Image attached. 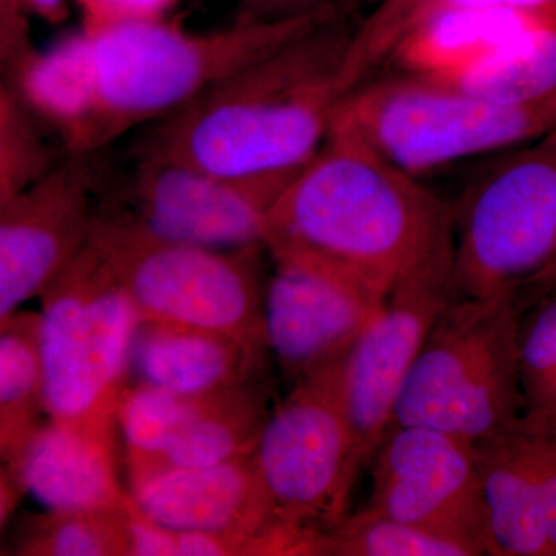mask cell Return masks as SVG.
I'll use <instances>...</instances> for the list:
<instances>
[{
	"label": "cell",
	"instance_id": "obj_4",
	"mask_svg": "<svg viewBox=\"0 0 556 556\" xmlns=\"http://www.w3.org/2000/svg\"><path fill=\"white\" fill-rule=\"evenodd\" d=\"M521 288L456 298L434 321L402 383L394 424L481 441L525 412L519 368Z\"/></svg>",
	"mask_w": 556,
	"mask_h": 556
},
{
	"label": "cell",
	"instance_id": "obj_5",
	"mask_svg": "<svg viewBox=\"0 0 556 556\" xmlns=\"http://www.w3.org/2000/svg\"><path fill=\"white\" fill-rule=\"evenodd\" d=\"M332 123L420 177L556 130V90L532 101H495L399 73L350 91Z\"/></svg>",
	"mask_w": 556,
	"mask_h": 556
},
{
	"label": "cell",
	"instance_id": "obj_27",
	"mask_svg": "<svg viewBox=\"0 0 556 556\" xmlns=\"http://www.w3.org/2000/svg\"><path fill=\"white\" fill-rule=\"evenodd\" d=\"M42 119L10 83L0 89V204L30 188L62 160L43 138Z\"/></svg>",
	"mask_w": 556,
	"mask_h": 556
},
{
	"label": "cell",
	"instance_id": "obj_7",
	"mask_svg": "<svg viewBox=\"0 0 556 556\" xmlns=\"http://www.w3.org/2000/svg\"><path fill=\"white\" fill-rule=\"evenodd\" d=\"M457 298L535 280L556 260V130L495 153L452 203Z\"/></svg>",
	"mask_w": 556,
	"mask_h": 556
},
{
	"label": "cell",
	"instance_id": "obj_15",
	"mask_svg": "<svg viewBox=\"0 0 556 556\" xmlns=\"http://www.w3.org/2000/svg\"><path fill=\"white\" fill-rule=\"evenodd\" d=\"M100 153L65 156L0 204V320L40 298L90 243L105 175Z\"/></svg>",
	"mask_w": 556,
	"mask_h": 556
},
{
	"label": "cell",
	"instance_id": "obj_2",
	"mask_svg": "<svg viewBox=\"0 0 556 556\" xmlns=\"http://www.w3.org/2000/svg\"><path fill=\"white\" fill-rule=\"evenodd\" d=\"M356 27L345 13L288 40L156 121L134 152L212 174L295 169L327 139Z\"/></svg>",
	"mask_w": 556,
	"mask_h": 556
},
{
	"label": "cell",
	"instance_id": "obj_28",
	"mask_svg": "<svg viewBox=\"0 0 556 556\" xmlns=\"http://www.w3.org/2000/svg\"><path fill=\"white\" fill-rule=\"evenodd\" d=\"M334 3H343V0H240L236 20H288Z\"/></svg>",
	"mask_w": 556,
	"mask_h": 556
},
{
	"label": "cell",
	"instance_id": "obj_8",
	"mask_svg": "<svg viewBox=\"0 0 556 556\" xmlns=\"http://www.w3.org/2000/svg\"><path fill=\"white\" fill-rule=\"evenodd\" d=\"M40 299L47 415L68 422L116 424L141 321L134 302L91 243Z\"/></svg>",
	"mask_w": 556,
	"mask_h": 556
},
{
	"label": "cell",
	"instance_id": "obj_16",
	"mask_svg": "<svg viewBox=\"0 0 556 556\" xmlns=\"http://www.w3.org/2000/svg\"><path fill=\"white\" fill-rule=\"evenodd\" d=\"M473 447L492 556H556V412L525 409Z\"/></svg>",
	"mask_w": 556,
	"mask_h": 556
},
{
	"label": "cell",
	"instance_id": "obj_11",
	"mask_svg": "<svg viewBox=\"0 0 556 556\" xmlns=\"http://www.w3.org/2000/svg\"><path fill=\"white\" fill-rule=\"evenodd\" d=\"M268 402L265 380L207 394L130 383L116 412L127 489L169 471L252 455L270 413Z\"/></svg>",
	"mask_w": 556,
	"mask_h": 556
},
{
	"label": "cell",
	"instance_id": "obj_12",
	"mask_svg": "<svg viewBox=\"0 0 556 556\" xmlns=\"http://www.w3.org/2000/svg\"><path fill=\"white\" fill-rule=\"evenodd\" d=\"M265 295L269 356L292 386L345 361L386 299L331 260L269 244Z\"/></svg>",
	"mask_w": 556,
	"mask_h": 556
},
{
	"label": "cell",
	"instance_id": "obj_14",
	"mask_svg": "<svg viewBox=\"0 0 556 556\" xmlns=\"http://www.w3.org/2000/svg\"><path fill=\"white\" fill-rule=\"evenodd\" d=\"M456 298L452 249L393 288L340 364V394L362 470L393 424L399 391L434 321Z\"/></svg>",
	"mask_w": 556,
	"mask_h": 556
},
{
	"label": "cell",
	"instance_id": "obj_24",
	"mask_svg": "<svg viewBox=\"0 0 556 556\" xmlns=\"http://www.w3.org/2000/svg\"><path fill=\"white\" fill-rule=\"evenodd\" d=\"M305 556H475L470 548L372 508L348 514L314 538Z\"/></svg>",
	"mask_w": 556,
	"mask_h": 556
},
{
	"label": "cell",
	"instance_id": "obj_13",
	"mask_svg": "<svg viewBox=\"0 0 556 556\" xmlns=\"http://www.w3.org/2000/svg\"><path fill=\"white\" fill-rule=\"evenodd\" d=\"M369 508L492 555L489 510L471 442L391 424L369 460Z\"/></svg>",
	"mask_w": 556,
	"mask_h": 556
},
{
	"label": "cell",
	"instance_id": "obj_25",
	"mask_svg": "<svg viewBox=\"0 0 556 556\" xmlns=\"http://www.w3.org/2000/svg\"><path fill=\"white\" fill-rule=\"evenodd\" d=\"M445 86L485 100H538L556 90V30L533 33Z\"/></svg>",
	"mask_w": 556,
	"mask_h": 556
},
{
	"label": "cell",
	"instance_id": "obj_18",
	"mask_svg": "<svg viewBox=\"0 0 556 556\" xmlns=\"http://www.w3.org/2000/svg\"><path fill=\"white\" fill-rule=\"evenodd\" d=\"M118 424L50 419L24 455L0 466L50 511L118 510L129 501L118 475Z\"/></svg>",
	"mask_w": 556,
	"mask_h": 556
},
{
	"label": "cell",
	"instance_id": "obj_23",
	"mask_svg": "<svg viewBox=\"0 0 556 556\" xmlns=\"http://www.w3.org/2000/svg\"><path fill=\"white\" fill-rule=\"evenodd\" d=\"M130 501V497H129ZM126 506L118 510L50 511L22 519L11 555L130 556Z\"/></svg>",
	"mask_w": 556,
	"mask_h": 556
},
{
	"label": "cell",
	"instance_id": "obj_26",
	"mask_svg": "<svg viewBox=\"0 0 556 556\" xmlns=\"http://www.w3.org/2000/svg\"><path fill=\"white\" fill-rule=\"evenodd\" d=\"M518 345L525 409L556 412V281L521 288Z\"/></svg>",
	"mask_w": 556,
	"mask_h": 556
},
{
	"label": "cell",
	"instance_id": "obj_20",
	"mask_svg": "<svg viewBox=\"0 0 556 556\" xmlns=\"http://www.w3.org/2000/svg\"><path fill=\"white\" fill-rule=\"evenodd\" d=\"M543 30H556V17L504 9L445 11L409 30L387 61L405 75L447 84Z\"/></svg>",
	"mask_w": 556,
	"mask_h": 556
},
{
	"label": "cell",
	"instance_id": "obj_3",
	"mask_svg": "<svg viewBox=\"0 0 556 556\" xmlns=\"http://www.w3.org/2000/svg\"><path fill=\"white\" fill-rule=\"evenodd\" d=\"M269 244L331 260L387 299L409 274L452 251V203L356 131L332 123L270 207Z\"/></svg>",
	"mask_w": 556,
	"mask_h": 556
},
{
	"label": "cell",
	"instance_id": "obj_29",
	"mask_svg": "<svg viewBox=\"0 0 556 556\" xmlns=\"http://www.w3.org/2000/svg\"><path fill=\"white\" fill-rule=\"evenodd\" d=\"M532 281H540V283H548V281H556V260L554 263H552L551 266L546 270H544L541 276H538L535 280ZM530 281V283H532Z\"/></svg>",
	"mask_w": 556,
	"mask_h": 556
},
{
	"label": "cell",
	"instance_id": "obj_9",
	"mask_svg": "<svg viewBox=\"0 0 556 556\" xmlns=\"http://www.w3.org/2000/svg\"><path fill=\"white\" fill-rule=\"evenodd\" d=\"M340 364L292 386L270 409L254 452L294 555H305L314 538L346 517L362 471L340 394Z\"/></svg>",
	"mask_w": 556,
	"mask_h": 556
},
{
	"label": "cell",
	"instance_id": "obj_10",
	"mask_svg": "<svg viewBox=\"0 0 556 556\" xmlns=\"http://www.w3.org/2000/svg\"><path fill=\"white\" fill-rule=\"evenodd\" d=\"M303 166L230 177L134 152L121 179L102 181L98 214L178 243L265 247L270 207Z\"/></svg>",
	"mask_w": 556,
	"mask_h": 556
},
{
	"label": "cell",
	"instance_id": "obj_6",
	"mask_svg": "<svg viewBox=\"0 0 556 556\" xmlns=\"http://www.w3.org/2000/svg\"><path fill=\"white\" fill-rule=\"evenodd\" d=\"M90 243L118 277L141 320L223 332L268 350L265 247L178 243L100 214Z\"/></svg>",
	"mask_w": 556,
	"mask_h": 556
},
{
	"label": "cell",
	"instance_id": "obj_17",
	"mask_svg": "<svg viewBox=\"0 0 556 556\" xmlns=\"http://www.w3.org/2000/svg\"><path fill=\"white\" fill-rule=\"evenodd\" d=\"M130 495L139 511L164 529L257 538L276 555H294V544L278 526L254 453L160 475L130 490Z\"/></svg>",
	"mask_w": 556,
	"mask_h": 556
},
{
	"label": "cell",
	"instance_id": "obj_21",
	"mask_svg": "<svg viewBox=\"0 0 556 556\" xmlns=\"http://www.w3.org/2000/svg\"><path fill=\"white\" fill-rule=\"evenodd\" d=\"M42 415L40 314L16 311L0 320V463L13 464L24 455L46 424Z\"/></svg>",
	"mask_w": 556,
	"mask_h": 556
},
{
	"label": "cell",
	"instance_id": "obj_22",
	"mask_svg": "<svg viewBox=\"0 0 556 556\" xmlns=\"http://www.w3.org/2000/svg\"><path fill=\"white\" fill-rule=\"evenodd\" d=\"M521 10L556 17V0H380L356 27L339 72L343 94L365 83L399 40L424 21L452 10Z\"/></svg>",
	"mask_w": 556,
	"mask_h": 556
},
{
	"label": "cell",
	"instance_id": "obj_19",
	"mask_svg": "<svg viewBox=\"0 0 556 556\" xmlns=\"http://www.w3.org/2000/svg\"><path fill=\"white\" fill-rule=\"evenodd\" d=\"M269 351L244 340L181 325L139 321L130 383L178 394H207L265 380Z\"/></svg>",
	"mask_w": 556,
	"mask_h": 556
},
{
	"label": "cell",
	"instance_id": "obj_1",
	"mask_svg": "<svg viewBox=\"0 0 556 556\" xmlns=\"http://www.w3.org/2000/svg\"><path fill=\"white\" fill-rule=\"evenodd\" d=\"M343 13L342 3H336L288 20H236L204 35L160 17L116 22L36 50L9 83L56 131L67 155H90L135 127L166 118L236 70Z\"/></svg>",
	"mask_w": 556,
	"mask_h": 556
}]
</instances>
